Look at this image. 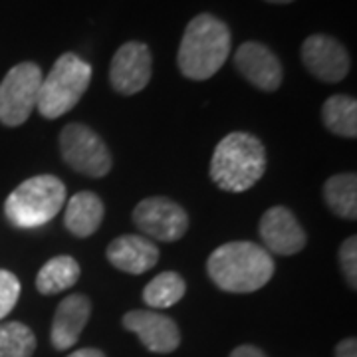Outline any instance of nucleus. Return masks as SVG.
Instances as JSON below:
<instances>
[{
    "mask_svg": "<svg viewBox=\"0 0 357 357\" xmlns=\"http://www.w3.org/2000/svg\"><path fill=\"white\" fill-rule=\"evenodd\" d=\"M302 62L324 84H337L349 74V54L345 46L328 34H312L302 44Z\"/></svg>",
    "mask_w": 357,
    "mask_h": 357,
    "instance_id": "obj_10",
    "label": "nucleus"
},
{
    "mask_svg": "<svg viewBox=\"0 0 357 357\" xmlns=\"http://www.w3.org/2000/svg\"><path fill=\"white\" fill-rule=\"evenodd\" d=\"M60 153L66 165L86 177H105L114 165L105 141L84 123H68L62 129Z\"/></svg>",
    "mask_w": 357,
    "mask_h": 357,
    "instance_id": "obj_7",
    "label": "nucleus"
},
{
    "mask_svg": "<svg viewBox=\"0 0 357 357\" xmlns=\"http://www.w3.org/2000/svg\"><path fill=\"white\" fill-rule=\"evenodd\" d=\"M66 203V185L54 175L26 178L4 203V217L16 229H40L56 217Z\"/></svg>",
    "mask_w": 357,
    "mask_h": 357,
    "instance_id": "obj_4",
    "label": "nucleus"
},
{
    "mask_svg": "<svg viewBox=\"0 0 357 357\" xmlns=\"http://www.w3.org/2000/svg\"><path fill=\"white\" fill-rule=\"evenodd\" d=\"M335 357H357L356 337H347L335 345Z\"/></svg>",
    "mask_w": 357,
    "mask_h": 357,
    "instance_id": "obj_24",
    "label": "nucleus"
},
{
    "mask_svg": "<svg viewBox=\"0 0 357 357\" xmlns=\"http://www.w3.org/2000/svg\"><path fill=\"white\" fill-rule=\"evenodd\" d=\"M324 199L333 215L356 220L357 218V177L356 173H340L326 181Z\"/></svg>",
    "mask_w": 357,
    "mask_h": 357,
    "instance_id": "obj_19",
    "label": "nucleus"
},
{
    "mask_svg": "<svg viewBox=\"0 0 357 357\" xmlns=\"http://www.w3.org/2000/svg\"><path fill=\"white\" fill-rule=\"evenodd\" d=\"M232 34L215 14H199L185 28L177 52L181 74L192 82L213 77L229 60Z\"/></svg>",
    "mask_w": 357,
    "mask_h": 357,
    "instance_id": "obj_2",
    "label": "nucleus"
},
{
    "mask_svg": "<svg viewBox=\"0 0 357 357\" xmlns=\"http://www.w3.org/2000/svg\"><path fill=\"white\" fill-rule=\"evenodd\" d=\"M321 121L333 135L354 139L357 137V102L344 93L328 98L321 105Z\"/></svg>",
    "mask_w": 357,
    "mask_h": 357,
    "instance_id": "obj_18",
    "label": "nucleus"
},
{
    "mask_svg": "<svg viewBox=\"0 0 357 357\" xmlns=\"http://www.w3.org/2000/svg\"><path fill=\"white\" fill-rule=\"evenodd\" d=\"M208 278L222 292L250 294L264 288L274 276V260L264 246L234 241L218 246L206 260Z\"/></svg>",
    "mask_w": 357,
    "mask_h": 357,
    "instance_id": "obj_1",
    "label": "nucleus"
},
{
    "mask_svg": "<svg viewBox=\"0 0 357 357\" xmlns=\"http://www.w3.org/2000/svg\"><path fill=\"white\" fill-rule=\"evenodd\" d=\"M42 68L34 62H20L0 82V123L18 128L30 117L38 102Z\"/></svg>",
    "mask_w": 357,
    "mask_h": 357,
    "instance_id": "obj_6",
    "label": "nucleus"
},
{
    "mask_svg": "<svg viewBox=\"0 0 357 357\" xmlns=\"http://www.w3.org/2000/svg\"><path fill=\"white\" fill-rule=\"evenodd\" d=\"M79 274L82 270L74 256H54L40 268L38 276H36V290L44 296L64 292L79 280Z\"/></svg>",
    "mask_w": 357,
    "mask_h": 357,
    "instance_id": "obj_17",
    "label": "nucleus"
},
{
    "mask_svg": "<svg viewBox=\"0 0 357 357\" xmlns=\"http://www.w3.org/2000/svg\"><path fill=\"white\" fill-rule=\"evenodd\" d=\"M230 357H266L262 349H258L255 345H241L236 349H232Z\"/></svg>",
    "mask_w": 357,
    "mask_h": 357,
    "instance_id": "obj_25",
    "label": "nucleus"
},
{
    "mask_svg": "<svg viewBox=\"0 0 357 357\" xmlns=\"http://www.w3.org/2000/svg\"><path fill=\"white\" fill-rule=\"evenodd\" d=\"M123 328L133 332L153 354H171L181 344L175 319L151 310H133L123 316Z\"/></svg>",
    "mask_w": 357,
    "mask_h": 357,
    "instance_id": "obj_13",
    "label": "nucleus"
},
{
    "mask_svg": "<svg viewBox=\"0 0 357 357\" xmlns=\"http://www.w3.org/2000/svg\"><path fill=\"white\" fill-rule=\"evenodd\" d=\"M187 292V284L177 272H161L143 288V302L153 310L175 306Z\"/></svg>",
    "mask_w": 357,
    "mask_h": 357,
    "instance_id": "obj_20",
    "label": "nucleus"
},
{
    "mask_svg": "<svg viewBox=\"0 0 357 357\" xmlns=\"http://www.w3.org/2000/svg\"><path fill=\"white\" fill-rule=\"evenodd\" d=\"M153 74V56L143 42H126L109 66V84L121 96H135L147 88Z\"/></svg>",
    "mask_w": 357,
    "mask_h": 357,
    "instance_id": "obj_9",
    "label": "nucleus"
},
{
    "mask_svg": "<svg viewBox=\"0 0 357 357\" xmlns=\"http://www.w3.org/2000/svg\"><path fill=\"white\" fill-rule=\"evenodd\" d=\"M234 68L241 76L262 91H276L284 79L280 58L262 42H244L234 52Z\"/></svg>",
    "mask_w": 357,
    "mask_h": 357,
    "instance_id": "obj_11",
    "label": "nucleus"
},
{
    "mask_svg": "<svg viewBox=\"0 0 357 357\" xmlns=\"http://www.w3.org/2000/svg\"><path fill=\"white\" fill-rule=\"evenodd\" d=\"M260 238L270 255L294 256L306 246V232L286 206H272L260 218Z\"/></svg>",
    "mask_w": 357,
    "mask_h": 357,
    "instance_id": "obj_12",
    "label": "nucleus"
},
{
    "mask_svg": "<svg viewBox=\"0 0 357 357\" xmlns=\"http://www.w3.org/2000/svg\"><path fill=\"white\" fill-rule=\"evenodd\" d=\"M20 280L10 270H0V319H4L20 298Z\"/></svg>",
    "mask_w": 357,
    "mask_h": 357,
    "instance_id": "obj_22",
    "label": "nucleus"
},
{
    "mask_svg": "<svg viewBox=\"0 0 357 357\" xmlns=\"http://www.w3.org/2000/svg\"><path fill=\"white\" fill-rule=\"evenodd\" d=\"M34 351L36 335L26 324H0V357H32Z\"/></svg>",
    "mask_w": 357,
    "mask_h": 357,
    "instance_id": "obj_21",
    "label": "nucleus"
},
{
    "mask_svg": "<svg viewBox=\"0 0 357 357\" xmlns=\"http://www.w3.org/2000/svg\"><path fill=\"white\" fill-rule=\"evenodd\" d=\"M68 357H105V354L100 349H93V347H84V349H77L74 354H70Z\"/></svg>",
    "mask_w": 357,
    "mask_h": 357,
    "instance_id": "obj_26",
    "label": "nucleus"
},
{
    "mask_svg": "<svg viewBox=\"0 0 357 357\" xmlns=\"http://www.w3.org/2000/svg\"><path fill=\"white\" fill-rule=\"evenodd\" d=\"M135 227L149 238L161 243H175L189 230L187 211L167 197H149L143 199L133 208Z\"/></svg>",
    "mask_w": 357,
    "mask_h": 357,
    "instance_id": "obj_8",
    "label": "nucleus"
},
{
    "mask_svg": "<svg viewBox=\"0 0 357 357\" xmlns=\"http://www.w3.org/2000/svg\"><path fill=\"white\" fill-rule=\"evenodd\" d=\"M91 66L74 52L62 54L44 76L36 109L44 119H58L76 107L91 82Z\"/></svg>",
    "mask_w": 357,
    "mask_h": 357,
    "instance_id": "obj_5",
    "label": "nucleus"
},
{
    "mask_svg": "<svg viewBox=\"0 0 357 357\" xmlns=\"http://www.w3.org/2000/svg\"><path fill=\"white\" fill-rule=\"evenodd\" d=\"M266 2H270V4H290L294 0H266Z\"/></svg>",
    "mask_w": 357,
    "mask_h": 357,
    "instance_id": "obj_27",
    "label": "nucleus"
},
{
    "mask_svg": "<svg viewBox=\"0 0 357 357\" xmlns=\"http://www.w3.org/2000/svg\"><path fill=\"white\" fill-rule=\"evenodd\" d=\"M91 316V302L84 294H70L60 302L52 321V345L60 351L74 347Z\"/></svg>",
    "mask_w": 357,
    "mask_h": 357,
    "instance_id": "obj_14",
    "label": "nucleus"
},
{
    "mask_svg": "<svg viewBox=\"0 0 357 357\" xmlns=\"http://www.w3.org/2000/svg\"><path fill=\"white\" fill-rule=\"evenodd\" d=\"M266 171V147L252 133L232 131L218 141L211 159V178L227 192L252 189Z\"/></svg>",
    "mask_w": 357,
    "mask_h": 357,
    "instance_id": "obj_3",
    "label": "nucleus"
},
{
    "mask_svg": "<svg viewBox=\"0 0 357 357\" xmlns=\"http://www.w3.org/2000/svg\"><path fill=\"white\" fill-rule=\"evenodd\" d=\"M105 206L102 199L91 191L76 192L66 204L64 225L77 238H88L102 225Z\"/></svg>",
    "mask_w": 357,
    "mask_h": 357,
    "instance_id": "obj_16",
    "label": "nucleus"
},
{
    "mask_svg": "<svg viewBox=\"0 0 357 357\" xmlns=\"http://www.w3.org/2000/svg\"><path fill=\"white\" fill-rule=\"evenodd\" d=\"M340 266L351 290H357V238L349 236L340 246Z\"/></svg>",
    "mask_w": 357,
    "mask_h": 357,
    "instance_id": "obj_23",
    "label": "nucleus"
},
{
    "mask_svg": "<svg viewBox=\"0 0 357 357\" xmlns=\"http://www.w3.org/2000/svg\"><path fill=\"white\" fill-rule=\"evenodd\" d=\"M105 256L112 266L137 276V274H145L157 264L159 248L147 236L121 234L109 243Z\"/></svg>",
    "mask_w": 357,
    "mask_h": 357,
    "instance_id": "obj_15",
    "label": "nucleus"
}]
</instances>
